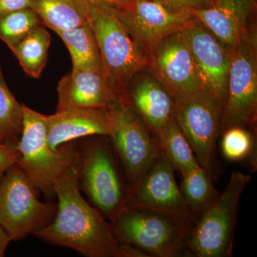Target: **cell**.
Wrapping results in <instances>:
<instances>
[{
  "label": "cell",
  "instance_id": "17",
  "mask_svg": "<svg viewBox=\"0 0 257 257\" xmlns=\"http://www.w3.org/2000/svg\"><path fill=\"white\" fill-rule=\"evenodd\" d=\"M57 94L56 111L71 108H107L117 96L100 72L77 69L60 79Z\"/></svg>",
  "mask_w": 257,
  "mask_h": 257
},
{
  "label": "cell",
  "instance_id": "19",
  "mask_svg": "<svg viewBox=\"0 0 257 257\" xmlns=\"http://www.w3.org/2000/svg\"><path fill=\"white\" fill-rule=\"evenodd\" d=\"M89 0H32V9L42 25L55 31H67L88 23Z\"/></svg>",
  "mask_w": 257,
  "mask_h": 257
},
{
  "label": "cell",
  "instance_id": "21",
  "mask_svg": "<svg viewBox=\"0 0 257 257\" xmlns=\"http://www.w3.org/2000/svg\"><path fill=\"white\" fill-rule=\"evenodd\" d=\"M50 43V33L40 25L12 49L29 77L40 78L48 60Z\"/></svg>",
  "mask_w": 257,
  "mask_h": 257
},
{
  "label": "cell",
  "instance_id": "22",
  "mask_svg": "<svg viewBox=\"0 0 257 257\" xmlns=\"http://www.w3.org/2000/svg\"><path fill=\"white\" fill-rule=\"evenodd\" d=\"M181 194L194 217H197L219 195L212 177L200 165L182 175Z\"/></svg>",
  "mask_w": 257,
  "mask_h": 257
},
{
  "label": "cell",
  "instance_id": "15",
  "mask_svg": "<svg viewBox=\"0 0 257 257\" xmlns=\"http://www.w3.org/2000/svg\"><path fill=\"white\" fill-rule=\"evenodd\" d=\"M256 8V0H214L210 8L187 12L231 50L255 28Z\"/></svg>",
  "mask_w": 257,
  "mask_h": 257
},
{
  "label": "cell",
  "instance_id": "30",
  "mask_svg": "<svg viewBox=\"0 0 257 257\" xmlns=\"http://www.w3.org/2000/svg\"><path fill=\"white\" fill-rule=\"evenodd\" d=\"M13 241L6 230L0 224V257L5 256V251L10 243Z\"/></svg>",
  "mask_w": 257,
  "mask_h": 257
},
{
  "label": "cell",
  "instance_id": "6",
  "mask_svg": "<svg viewBox=\"0 0 257 257\" xmlns=\"http://www.w3.org/2000/svg\"><path fill=\"white\" fill-rule=\"evenodd\" d=\"M17 164L45 195H55L54 185L69 166L78 161L77 142L53 150L47 142V115L24 105L23 128Z\"/></svg>",
  "mask_w": 257,
  "mask_h": 257
},
{
  "label": "cell",
  "instance_id": "4",
  "mask_svg": "<svg viewBox=\"0 0 257 257\" xmlns=\"http://www.w3.org/2000/svg\"><path fill=\"white\" fill-rule=\"evenodd\" d=\"M248 174H231L226 189L196 218L184 254L195 257H228L232 254L240 197L251 182Z\"/></svg>",
  "mask_w": 257,
  "mask_h": 257
},
{
  "label": "cell",
  "instance_id": "25",
  "mask_svg": "<svg viewBox=\"0 0 257 257\" xmlns=\"http://www.w3.org/2000/svg\"><path fill=\"white\" fill-rule=\"evenodd\" d=\"M40 25H43L41 20L32 8L1 15L0 40L12 50L30 32Z\"/></svg>",
  "mask_w": 257,
  "mask_h": 257
},
{
  "label": "cell",
  "instance_id": "1",
  "mask_svg": "<svg viewBox=\"0 0 257 257\" xmlns=\"http://www.w3.org/2000/svg\"><path fill=\"white\" fill-rule=\"evenodd\" d=\"M77 162L69 166L54 185L58 199L55 219L34 235L84 256L122 257V243L110 221L81 194Z\"/></svg>",
  "mask_w": 257,
  "mask_h": 257
},
{
  "label": "cell",
  "instance_id": "16",
  "mask_svg": "<svg viewBox=\"0 0 257 257\" xmlns=\"http://www.w3.org/2000/svg\"><path fill=\"white\" fill-rule=\"evenodd\" d=\"M111 130L108 108H71L47 115V142L53 150L79 139L109 137Z\"/></svg>",
  "mask_w": 257,
  "mask_h": 257
},
{
  "label": "cell",
  "instance_id": "3",
  "mask_svg": "<svg viewBox=\"0 0 257 257\" xmlns=\"http://www.w3.org/2000/svg\"><path fill=\"white\" fill-rule=\"evenodd\" d=\"M88 22L100 52L103 76L113 92L123 96L135 76L149 67L150 57L111 7L91 3Z\"/></svg>",
  "mask_w": 257,
  "mask_h": 257
},
{
  "label": "cell",
  "instance_id": "27",
  "mask_svg": "<svg viewBox=\"0 0 257 257\" xmlns=\"http://www.w3.org/2000/svg\"><path fill=\"white\" fill-rule=\"evenodd\" d=\"M159 3L177 11H188L189 10L205 9L210 8L214 0H157Z\"/></svg>",
  "mask_w": 257,
  "mask_h": 257
},
{
  "label": "cell",
  "instance_id": "8",
  "mask_svg": "<svg viewBox=\"0 0 257 257\" xmlns=\"http://www.w3.org/2000/svg\"><path fill=\"white\" fill-rule=\"evenodd\" d=\"M112 122L111 145L133 187L149 170L162 150L157 135L123 96L108 106Z\"/></svg>",
  "mask_w": 257,
  "mask_h": 257
},
{
  "label": "cell",
  "instance_id": "10",
  "mask_svg": "<svg viewBox=\"0 0 257 257\" xmlns=\"http://www.w3.org/2000/svg\"><path fill=\"white\" fill-rule=\"evenodd\" d=\"M174 99V119L189 142L198 163L212 177L224 106L204 91Z\"/></svg>",
  "mask_w": 257,
  "mask_h": 257
},
{
  "label": "cell",
  "instance_id": "7",
  "mask_svg": "<svg viewBox=\"0 0 257 257\" xmlns=\"http://www.w3.org/2000/svg\"><path fill=\"white\" fill-rule=\"evenodd\" d=\"M39 192L17 163L0 181V224L13 241L35 234L55 219L57 203L42 202Z\"/></svg>",
  "mask_w": 257,
  "mask_h": 257
},
{
  "label": "cell",
  "instance_id": "26",
  "mask_svg": "<svg viewBox=\"0 0 257 257\" xmlns=\"http://www.w3.org/2000/svg\"><path fill=\"white\" fill-rule=\"evenodd\" d=\"M252 135L243 126H233L224 132L221 151L226 160L236 162L248 159L253 154Z\"/></svg>",
  "mask_w": 257,
  "mask_h": 257
},
{
  "label": "cell",
  "instance_id": "29",
  "mask_svg": "<svg viewBox=\"0 0 257 257\" xmlns=\"http://www.w3.org/2000/svg\"><path fill=\"white\" fill-rule=\"evenodd\" d=\"M32 8V0H0V16Z\"/></svg>",
  "mask_w": 257,
  "mask_h": 257
},
{
  "label": "cell",
  "instance_id": "9",
  "mask_svg": "<svg viewBox=\"0 0 257 257\" xmlns=\"http://www.w3.org/2000/svg\"><path fill=\"white\" fill-rule=\"evenodd\" d=\"M257 37L253 29L230 50L227 96L221 130L253 126L257 112Z\"/></svg>",
  "mask_w": 257,
  "mask_h": 257
},
{
  "label": "cell",
  "instance_id": "31",
  "mask_svg": "<svg viewBox=\"0 0 257 257\" xmlns=\"http://www.w3.org/2000/svg\"><path fill=\"white\" fill-rule=\"evenodd\" d=\"M91 3L111 7V8H122L128 4L130 0H89Z\"/></svg>",
  "mask_w": 257,
  "mask_h": 257
},
{
  "label": "cell",
  "instance_id": "12",
  "mask_svg": "<svg viewBox=\"0 0 257 257\" xmlns=\"http://www.w3.org/2000/svg\"><path fill=\"white\" fill-rule=\"evenodd\" d=\"M204 92L224 106L227 96L230 50L206 27L192 18L182 30Z\"/></svg>",
  "mask_w": 257,
  "mask_h": 257
},
{
  "label": "cell",
  "instance_id": "24",
  "mask_svg": "<svg viewBox=\"0 0 257 257\" xmlns=\"http://www.w3.org/2000/svg\"><path fill=\"white\" fill-rule=\"evenodd\" d=\"M24 104L10 90L0 64V144L18 146L23 128Z\"/></svg>",
  "mask_w": 257,
  "mask_h": 257
},
{
  "label": "cell",
  "instance_id": "23",
  "mask_svg": "<svg viewBox=\"0 0 257 257\" xmlns=\"http://www.w3.org/2000/svg\"><path fill=\"white\" fill-rule=\"evenodd\" d=\"M157 137L174 169L181 175L199 165L192 147L174 117Z\"/></svg>",
  "mask_w": 257,
  "mask_h": 257
},
{
  "label": "cell",
  "instance_id": "5",
  "mask_svg": "<svg viewBox=\"0 0 257 257\" xmlns=\"http://www.w3.org/2000/svg\"><path fill=\"white\" fill-rule=\"evenodd\" d=\"M121 243L145 256L176 257L184 254L192 225L163 213L130 206L111 222Z\"/></svg>",
  "mask_w": 257,
  "mask_h": 257
},
{
  "label": "cell",
  "instance_id": "14",
  "mask_svg": "<svg viewBox=\"0 0 257 257\" xmlns=\"http://www.w3.org/2000/svg\"><path fill=\"white\" fill-rule=\"evenodd\" d=\"M149 57L153 77L174 99L203 91L194 59L181 30L162 40Z\"/></svg>",
  "mask_w": 257,
  "mask_h": 257
},
{
  "label": "cell",
  "instance_id": "20",
  "mask_svg": "<svg viewBox=\"0 0 257 257\" xmlns=\"http://www.w3.org/2000/svg\"><path fill=\"white\" fill-rule=\"evenodd\" d=\"M70 54L72 69L103 74L100 52L89 22L78 28L57 32Z\"/></svg>",
  "mask_w": 257,
  "mask_h": 257
},
{
  "label": "cell",
  "instance_id": "2",
  "mask_svg": "<svg viewBox=\"0 0 257 257\" xmlns=\"http://www.w3.org/2000/svg\"><path fill=\"white\" fill-rule=\"evenodd\" d=\"M93 137L77 145L79 189L112 222L128 207L130 184L109 137Z\"/></svg>",
  "mask_w": 257,
  "mask_h": 257
},
{
  "label": "cell",
  "instance_id": "28",
  "mask_svg": "<svg viewBox=\"0 0 257 257\" xmlns=\"http://www.w3.org/2000/svg\"><path fill=\"white\" fill-rule=\"evenodd\" d=\"M19 156L17 147L0 144V181L8 169L18 162Z\"/></svg>",
  "mask_w": 257,
  "mask_h": 257
},
{
  "label": "cell",
  "instance_id": "18",
  "mask_svg": "<svg viewBox=\"0 0 257 257\" xmlns=\"http://www.w3.org/2000/svg\"><path fill=\"white\" fill-rule=\"evenodd\" d=\"M122 96L156 135L174 117L175 99L155 77H142Z\"/></svg>",
  "mask_w": 257,
  "mask_h": 257
},
{
  "label": "cell",
  "instance_id": "11",
  "mask_svg": "<svg viewBox=\"0 0 257 257\" xmlns=\"http://www.w3.org/2000/svg\"><path fill=\"white\" fill-rule=\"evenodd\" d=\"M130 206L163 213L189 224L196 219L184 202L175 169L162 149L151 167L130 187Z\"/></svg>",
  "mask_w": 257,
  "mask_h": 257
},
{
  "label": "cell",
  "instance_id": "13",
  "mask_svg": "<svg viewBox=\"0 0 257 257\" xmlns=\"http://www.w3.org/2000/svg\"><path fill=\"white\" fill-rule=\"evenodd\" d=\"M111 8L148 55L162 40L180 31L193 18L188 12L170 9L157 0H130L122 8Z\"/></svg>",
  "mask_w": 257,
  "mask_h": 257
}]
</instances>
